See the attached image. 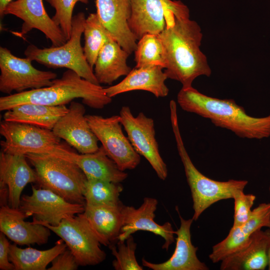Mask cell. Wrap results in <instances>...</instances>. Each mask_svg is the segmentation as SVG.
<instances>
[{"label": "cell", "instance_id": "obj_39", "mask_svg": "<svg viewBox=\"0 0 270 270\" xmlns=\"http://www.w3.org/2000/svg\"><path fill=\"white\" fill-rule=\"evenodd\" d=\"M269 192H270V187H269ZM268 228L269 230H270V226H268Z\"/></svg>", "mask_w": 270, "mask_h": 270}, {"label": "cell", "instance_id": "obj_37", "mask_svg": "<svg viewBox=\"0 0 270 270\" xmlns=\"http://www.w3.org/2000/svg\"><path fill=\"white\" fill-rule=\"evenodd\" d=\"M16 0H0V16L3 18L4 12L7 6L11 2Z\"/></svg>", "mask_w": 270, "mask_h": 270}, {"label": "cell", "instance_id": "obj_17", "mask_svg": "<svg viewBox=\"0 0 270 270\" xmlns=\"http://www.w3.org/2000/svg\"><path fill=\"white\" fill-rule=\"evenodd\" d=\"M270 224V202L262 203L252 210L248 220L242 225L232 226L226 237L212 246L208 257L214 263L221 262L228 256L248 244L252 236L262 227Z\"/></svg>", "mask_w": 270, "mask_h": 270}, {"label": "cell", "instance_id": "obj_4", "mask_svg": "<svg viewBox=\"0 0 270 270\" xmlns=\"http://www.w3.org/2000/svg\"><path fill=\"white\" fill-rule=\"evenodd\" d=\"M170 121L176 148L184 167L188 184L193 202L192 220H197L202 214L212 204L221 200L233 198L238 190H244L248 182L246 180H229L217 181L201 173L192 162L184 145L180 132L176 102H170Z\"/></svg>", "mask_w": 270, "mask_h": 270}, {"label": "cell", "instance_id": "obj_33", "mask_svg": "<svg viewBox=\"0 0 270 270\" xmlns=\"http://www.w3.org/2000/svg\"><path fill=\"white\" fill-rule=\"evenodd\" d=\"M55 10L52 18L62 30L68 40L72 30V20L74 8L78 2L87 4L88 0H46Z\"/></svg>", "mask_w": 270, "mask_h": 270}, {"label": "cell", "instance_id": "obj_12", "mask_svg": "<svg viewBox=\"0 0 270 270\" xmlns=\"http://www.w3.org/2000/svg\"><path fill=\"white\" fill-rule=\"evenodd\" d=\"M18 208L35 222L56 226L65 218L83 213L85 204L70 202L51 190L32 186V194L22 196Z\"/></svg>", "mask_w": 270, "mask_h": 270}, {"label": "cell", "instance_id": "obj_6", "mask_svg": "<svg viewBox=\"0 0 270 270\" xmlns=\"http://www.w3.org/2000/svg\"><path fill=\"white\" fill-rule=\"evenodd\" d=\"M86 18L82 12L73 16L70 38L60 46L40 48L28 45L24 52L26 57L50 68H64L75 72L82 78L96 84L93 69L87 62L81 45Z\"/></svg>", "mask_w": 270, "mask_h": 270}, {"label": "cell", "instance_id": "obj_16", "mask_svg": "<svg viewBox=\"0 0 270 270\" xmlns=\"http://www.w3.org/2000/svg\"><path fill=\"white\" fill-rule=\"evenodd\" d=\"M132 0H96V14L112 37L131 54L137 40L128 24Z\"/></svg>", "mask_w": 270, "mask_h": 270}, {"label": "cell", "instance_id": "obj_30", "mask_svg": "<svg viewBox=\"0 0 270 270\" xmlns=\"http://www.w3.org/2000/svg\"><path fill=\"white\" fill-rule=\"evenodd\" d=\"M123 190L120 183L99 180H88L84 192L85 204L118 205Z\"/></svg>", "mask_w": 270, "mask_h": 270}, {"label": "cell", "instance_id": "obj_28", "mask_svg": "<svg viewBox=\"0 0 270 270\" xmlns=\"http://www.w3.org/2000/svg\"><path fill=\"white\" fill-rule=\"evenodd\" d=\"M67 248L62 239L53 247L46 250L31 247L22 248L14 243L10 244L9 260L15 270H46L52 260Z\"/></svg>", "mask_w": 270, "mask_h": 270}, {"label": "cell", "instance_id": "obj_18", "mask_svg": "<svg viewBox=\"0 0 270 270\" xmlns=\"http://www.w3.org/2000/svg\"><path fill=\"white\" fill-rule=\"evenodd\" d=\"M24 214L8 204L0 206V230L17 245H42L46 244L50 230L42 224L26 222Z\"/></svg>", "mask_w": 270, "mask_h": 270}, {"label": "cell", "instance_id": "obj_1", "mask_svg": "<svg viewBox=\"0 0 270 270\" xmlns=\"http://www.w3.org/2000/svg\"><path fill=\"white\" fill-rule=\"evenodd\" d=\"M166 26L158 34L166 58L164 72L168 78L177 80L182 88L192 86L202 76H210L212 70L200 46L201 28L190 18H179L170 9L166 16Z\"/></svg>", "mask_w": 270, "mask_h": 270}, {"label": "cell", "instance_id": "obj_8", "mask_svg": "<svg viewBox=\"0 0 270 270\" xmlns=\"http://www.w3.org/2000/svg\"><path fill=\"white\" fill-rule=\"evenodd\" d=\"M32 62L27 57H17L6 48L0 46V92L9 95L12 92L19 93L52 85L56 74L38 70Z\"/></svg>", "mask_w": 270, "mask_h": 270}, {"label": "cell", "instance_id": "obj_10", "mask_svg": "<svg viewBox=\"0 0 270 270\" xmlns=\"http://www.w3.org/2000/svg\"><path fill=\"white\" fill-rule=\"evenodd\" d=\"M86 118L108 155L120 170H133L140 164V155L123 133L120 115L104 118L88 114Z\"/></svg>", "mask_w": 270, "mask_h": 270}, {"label": "cell", "instance_id": "obj_34", "mask_svg": "<svg viewBox=\"0 0 270 270\" xmlns=\"http://www.w3.org/2000/svg\"><path fill=\"white\" fill-rule=\"evenodd\" d=\"M256 198L252 194H245L244 190H238L233 197L234 200V214L233 227L240 226L250 218L251 208Z\"/></svg>", "mask_w": 270, "mask_h": 270}, {"label": "cell", "instance_id": "obj_14", "mask_svg": "<svg viewBox=\"0 0 270 270\" xmlns=\"http://www.w3.org/2000/svg\"><path fill=\"white\" fill-rule=\"evenodd\" d=\"M12 14L23 21L20 31L16 34L23 36L32 29L42 32L52 46H60L66 41L62 30L46 12L42 0H16L6 7L4 16Z\"/></svg>", "mask_w": 270, "mask_h": 270}, {"label": "cell", "instance_id": "obj_22", "mask_svg": "<svg viewBox=\"0 0 270 270\" xmlns=\"http://www.w3.org/2000/svg\"><path fill=\"white\" fill-rule=\"evenodd\" d=\"M170 0H132L129 26L137 40L146 34H158L166 26Z\"/></svg>", "mask_w": 270, "mask_h": 270}, {"label": "cell", "instance_id": "obj_36", "mask_svg": "<svg viewBox=\"0 0 270 270\" xmlns=\"http://www.w3.org/2000/svg\"><path fill=\"white\" fill-rule=\"evenodd\" d=\"M10 243L6 236L0 232V270H15L14 266L9 260Z\"/></svg>", "mask_w": 270, "mask_h": 270}, {"label": "cell", "instance_id": "obj_26", "mask_svg": "<svg viewBox=\"0 0 270 270\" xmlns=\"http://www.w3.org/2000/svg\"><path fill=\"white\" fill-rule=\"evenodd\" d=\"M70 158L79 166L88 180L120 183L128 176L109 157L102 146L92 153L78 154L72 150Z\"/></svg>", "mask_w": 270, "mask_h": 270}, {"label": "cell", "instance_id": "obj_19", "mask_svg": "<svg viewBox=\"0 0 270 270\" xmlns=\"http://www.w3.org/2000/svg\"><path fill=\"white\" fill-rule=\"evenodd\" d=\"M180 224L175 231L176 235V246L171 257L166 261L159 264L150 262L144 258L142 262L143 266L153 270H208V268L198 258V248L194 246L191 240L190 228L192 218L186 220L179 213L177 208Z\"/></svg>", "mask_w": 270, "mask_h": 270}, {"label": "cell", "instance_id": "obj_32", "mask_svg": "<svg viewBox=\"0 0 270 270\" xmlns=\"http://www.w3.org/2000/svg\"><path fill=\"white\" fill-rule=\"evenodd\" d=\"M117 247L111 244L108 246L115 258L112 265L116 270H142L143 268L137 262L136 250L137 244L131 235L125 240H118Z\"/></svg>", "mask_w": 270, "mask_h": 270}, {"label": "cell", "instance_id": "obj_29", "mask_svg": "<svg viewBox=\"0 0 270 270\" xmlns=\"http://www.w3.org/2000/svg\"><path fill=\"white\" fill-rule=\"evenodd\" d=\"M85 58L93 69L97 57L110 34L100 20L96 13L90 14L86 18L84 31Z\"/></svg>", "mask_w": 270, "mask_h": 270}, {"label": "cell", "instance_id": "obj_35", "mask_svg": "<svg viewBox=\"0 0 270 270\" xmlns=\"http://www.w3.org/2000/svg\"><path fill=\"white\" fill-rule=\"evenodd\" d=\"M48 270H75L79 266L74 256L70 250H66L52 262Z\"/></svg>", "mask_w": 270, "mask_h": 270}, {"label": "cell", "instance_id": "obj_24", "mask_svg": "<svg viewBox=\"0 0 270 270\" xmlns=\"http://www.w3.org/2000/svg\"><path fill=\"white\" fill-rule=\"evenodd\" d=\"M123 205L85 204L83 214L102 244L109 246L118 242L123 224Z\"/></svg>", "mask_w": 270, "mask_h": 270}, {"label": "cell", "instance_id": "obj_7", "mask_svg": "<svg viewBox=\"0 0 270 270\" xmlns=\"http://www.w3.org/2000/svg\"><path fill=\"white\" fill-rule=\"evenodd\" d=\"M42 224L65 242L79 266H94L105 260L106 254L83 213L65 218L56 226Z\"/></svg>", "mask_w": 270, "mask_h": 270}, {"label": "cell", "instance_id": "obj_21", "mask_svg": "<svg viewBox=\"0 0 270 270\" xmlns=\"http://www.w3.org/2000/svg\"><path fill=\"white\" fill-rule=\"evenodd\" d=\"M164 68L158 65H146L132 70L119 83L104 88L106 95L112 98L130 91L142 90L151 92L156 98H163L168 94L165 84L168 78Z\"/></svg>", "mask_w": 270, "mask_h": 270}, {"label": "cell", "instance_id": "obj_5", "mask_svg": "<svg viewBox=\"0 0 270 270\" xmlns=\"http://www.w3.org/2000/svg\"><path fill=\"white\" fill-rule=\"evenodd\" d=\"M34 167L36 184L68 202L85 204L84 192L87 178L74 162L48 154L28 153L25 155Z\"/></svg>", "mask_w": 270, "mask_h": 270}, {"label": "cell", "instance_id": "obj_25", "mask_svg": "<svg viewBox=\"0 0 270 270\" xmlns=\"http://www.w3.org/2000/svg\"><path fill=\"white\" fill-rule=\"evenodd\" d=\"M129 56L109 34L93 68L99 84L110 85L120 76H127L132 70L127 64Z\"/></svg>", "mask_w": 270, "mask_h": 270}, {"label": "cell", "instance_id": "obj_31", "mask_svg": "<svg viewBox=\"0 0 270 270\" xmlns=\"http://www.w3.org/2000/svg\"><path fill=\"white\" fill-rule=\"evenodd\" d=\"M134 52L136 67L146 65L166 66L164 49L158 34H146L138 40Z\"/></svg>", "mask_w": 270, "mask_h": 270}, {"label": "cell", "instance_id": "obj_23", "mask_svg": "<svg viewBox=\"0 0 270 270\" xmlns=\"http://www.w3.org/2000/svg\"><path fill=\"white\" fill-rule=\"evenodd\" d=\"M270 230H256L248 245L220 262L221 270H264L268 266Z\"/></svg>", "mask_w": 270, "mask_h": 270}, {"label": "cell", "instance_id": "obj_27", "mask_svg": "<svg viewBox=\"0 0 270 270\" xmlns=\"http://www.w3.org/2000/svg\"><path fill=\"white\" fill-rule=\"evenodd\" d=\"M68 110L66 105L24 104L6 110L3 118L6 121L24 123L52 130Z\"/></svg>", "mask_w": 270, "mask_h": 270}, {"label": "cell", "instance_id": "obj_13", "mask_svg": "<svg viewBox=\"0 0 270 270\" xmlns=\"http://www.w3.org/2000/svg\"><path fill=\"white\" fill-rule=\"evenodd\" d=\"M158 204L156 198L146 197L138 208L123 205V224L118 240L124 241L138 230L147 231L163 238L164 242L162 248L168 250L174 242L175 231L169 222L160 225L154 221Z\"/></svg>", "mask_w": 270, "mask_h": 270}, {"label": "cell", "instance_id": "obj_11", "mask_svg": "<svg viewBox=\"0 0 270 270\" xmlns=\"http://www.w3.org/2000/svg\"><path fill=\"white\" fill-rule=\"evenodd\" d=\"M119 115L121 124L136 152L148 161L160 180H165L168 168L160 153L152 118L142 112L134 116L128 106H122Z\"/></svg>", "mask_w": 270, "mask_h": 270}, {"label": "cell", "instance_id": "obj_38", "mask_svg": "<svg viewBox=\"0 0 270 270\" xmlns=\"http://www.w3.org/2000/svg\"><path fill=\"white\" fill-rule=\"evenodd\" d=\"M268 269L270 270V244L268 246Z\"/></svg>", "mask_w": 270, "mask_h": 270}, {"label": "cell", "instance_id": "obj_9", "mask_svg": "<svg viewBox=\"0 0 270 270\" xmlns=\"http://www.w3.org/2000/svg\"><path fill=\"white\" fill-rule=\"evenodd\" d=\"M0 134L4 139L0 142L1 151L11 154H52L62 144L52 130L24 123L3 120Z\"/></svg>", "mask_w": 270, "mask_h": 270}, {"label": "cell", "instance_id": "obj_3", "mask_svg": "<svg viewBox=\"0 0 270 270\" xmlns=\"http://www.w3.org/2000/svg\"><path fill=\"white\" fill-rule=\"evenodd\" d=\"M52 82L48 86L1 96L0 110L6 111L24 104L66 105L79 98L90 108L102 109L112 101L100 84L91 82L69 69Z\"/></svg>", "mask_w": 270, "mask_h": 270}, {"label": "cell", "instance_id": "obj_15", "mask_svg": "<svg viewBox=\"0 0 270 270\" xmlns=\"http://www.w3.org/2000/svg\"><path fill=\"white\" fill-rule=\"evenodd\" d=\"M68 108V111L55 124L52 132L80 154L96 152L99 148L98 140L86 119L84 104L72 101Z\"/></svg>", "mask_w": 270, "mask_h": 270}, {"label": "cell", "instance_id": "obj_2", "mask_svg": "<svg viewBox=\"0 0 270 270\" xmlns=\"http://www.w3.org/2000/svg\"><path fill=\"white\" fill-rule=\"evenodd\" d=\"M177 102L184 110L208 118L215 126L239 137L260 140L270 136V114L262 118L250 116L232 99L210 97L192 86L180 89Z\"/></svg>", "mask_w": 270, "mask_h": 270}, {"label": "cell", "instance_id": "obj_20", "mask_svg": "<svg viewBox=\"0 0 270 270\" xmlns=\"http://www.w3.org/2000/svg\"><path fill=\"white\" fill-rule=\"evenodd\" d=\"M24 155L0 152V186L8 188V205L12 208L20 206L22 193L30 183H36L34 170L28 163Z\"/></svg>", "mask_w": 270, "mask_h": 270}]
</instances>
